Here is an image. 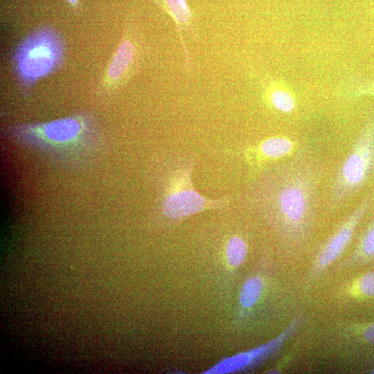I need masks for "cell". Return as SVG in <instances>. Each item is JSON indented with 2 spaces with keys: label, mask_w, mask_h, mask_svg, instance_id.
<instances>
[{
  "label": "cell",
  "mask_w": 374,
  "mask_h": 374,
  "mask_svg": "<svg viewBox=\"0 0 374 374\" xmlns=\"http://www.w3.org/2000/svg\"><path fill=\"white\" fill-rule=\"evenodd\" d=\"M294 149L291 140L283 136H274L265 139L259 145L261 154L269 159H278L288 155Z\"/></svg>",
  "instance_id": "12"
},
{
  "label": "cell",
  "mask_w": 374,
  "mask_h": 374,
  "mask_svg": "<svg viewBox=\"0 0 374 374\" xmlns=\"http://www.w3.org/2000/svg\"><path fill=\"white\" fill-rule=\"evenodd\" d=\"M66 42L62 33L52 25H42L27 35L11 56L15 76L24 96L42 78L63 64Z\"/></svg>",
  "instance_id": "4"
},
{
  "label": "cell",
  "mask_w": 374,
  "mask_h": 374,
  "mask_svg": "<svg viewBox=\"0 0 374 374\" xmlns=\"http://www.w3.org/2000/svg\"><path fill=\"white\" fill-rule=\"evenodd\" d=\"M65 1L69 3L73 6H75L78 3V0H65Z\"/></svg>",
  "instance_id": "14"
},
{
  "label": "cell",
  "mask_w": 374,
  "mask_h": 374,
  "mask_svg": "<svg viewBox=\"0 0 374 374\" xmlns=\"http://www.w3.org/2000/svg\"><path fill=\"white\" fill-rule=\"evenodd\" d=\"M272 105L278 110L289 113L295 108V100L294 98L287 91L283 90H276L273 91L270 96Z\"/></svg>",
  "instance_id": "13"
},
{
  "label": "cell",
  "mask_w": 374,
  "mask_h": 374,
  "mask_svg": "<svg viewBox=\"0 0 374 374\" xmlns=\"http://www.w3.org/2000/svg\"><path fill=\"white\" fill-rule=\"evenodd\" d=\"M142 50L139 31L130 24L104 73L103 90L112 92L119 89L136 73L142 61Z\"/></svg>",
  "instance_id": "8"
},
{
  "label": "cell",
  "mask_w": 374,
  "mask_h": 374,
  "mask_svg": "<svg viewBox=\"0 0 374 374\" xmlns=\"http://www.w3.org/2000/svg\"><path fill=\"white\" fill-rule=\"evenodd\" d=\"M194 161L179 154H170L163 162L159 184L157 212L169 222H177L193 215L229 207L233 197L211 199L200 194L193 181Z\"/></svg>",
  "instance_id": "3"
},
{
  "label": "cell",
  "mask_w": 374,
  "mask_h": 374,
  "mask_svg": "<svg viewBox=\"0 0 374 374\" xmlns=\"http://www.w3.org/2000/svg\"><path fill=\"white\" fill-rule=\"evenodd\" d=\"M322 173L320 163L301 151L264 169L242 195L244 204L269 226L277 262L301 275L321 239Z\"/></svg>",
  "instance_id": "1"
},
{
  "label": "cell",
  "mask_w": 374,
  "mask_h": 374,
  "mask_svg": "<svg viewBox=\"0 0 374 374\" xmlns=\"http://www.w3.org/2000/svg\"><path fill=\"white\" fill-rule=\"evenodd\" d=\"M371 373V374H374V367H373V368H371V369L370 370V371H369V373Z\"/></svg>",
  "instance_id": "16"
},
{
  "label": "cell",
  "mask_w": 374,
  "mask_h": 374,
  "mask_svg": "<svg viewBox=\"0 0 374 374\" xmlns=\"http://www.w3.org/2000/svg\"><path fill=\"white\" fill-rule=\"evenodd\" d=\"M311 313L306 309L301 312L287 327L274 338L224 359L213 366L207 373H224L250 371L280 357L295 340L308 323Z\"/></svg>",
  "instance_id": "7"
},
{
  "label": "cell",
  "mask_w": 374,
  "mask_h": 374,
  "mask_svg": "<svg viewBox=\"0 0 374 374\" xmlns=\"http://www.w3.org/2000/svg\"><path fill=\"white\" fill-rule=\"evenodd\" d=\"M373 206L372 191L316 244L301 275L302 285L308 294L350 251L358 229Z\"/></svg>",
  "instance_id": "5"
},
{
  "label": "cell",
  "mask_w": 374,
  "mask_h": 374,
  "mask_svg": "<svg viewBox=\"0 0 374 374\" xmlns=\"http://www.w3.org/2000/svg\"><path fill=\"white\" fill-rule=\"evenodd\" d=\"M4 131L18 144L67 161L91 158L103 143L98 122L87 112L49 121L15 124Z\"/></svg>",
  "instance_id": "2"
},
{
  "label": "cell",
  "mask_w": 374,
  "mask_h": 374,
  "mask_svg": "<svg viewBox=\"0 0 374 374\" xmlns=\"http://www.w3.org/2000/svg\"><path fill=\"white\" fill-rule=\"evenodd\" d=\"M364 94H374V89H368L362 92Z\"/></svg>",
  "instance_id": "15"
},
{
  "label": "cell",
  "mask_w": 374,
  "mask_h": 374,
  "mask_svg": "<svg viewBox=\"0 0 374 374\" xmlns=\"http://www.w3.org/2000/svg\"><path fill=\"white\" fill-rule=\"evenodd\" d=\"M249 243L243 235L230 237L225 245V254L229 264L238 268L247 261L249 254Z\"/></svg>",
  "instance_id": "11"
},
{
  "label": "cell",
  "mask_w": 374,
  "mask_h": 374,
  "mask_svg": "<svg viewBox=\"0 0 374 374\" xmlns=\"http://www.w3.org/2000/svg\"><path fill=\"white\" fill-rule=\"evenodd\" d=\"M362 223L350 251L332 266L324 277L348 269H374V212Z\"/></svg>",
  "instance_id": "9"
},
{
  "label": "cell",
  "mask_w": 374,
  "mask_h": 374,
  "mask_svg": "<svg viewBox=\"0 0 374 374\" xmlns=\"http://www.w3.org/2000/svg\"><path fill=\"white\" fill-rule=\"evenodd\" d=\"M374 176V116L364 122L350 150L339 164L331 185L328 207H342Z\"/></svg>",
  "instance_id": "6"
},
{
  "label": "cell",
  "mask_w": 374,
  "mask_h": 374,
  "mask_svg": "<svg viewBox=\"0 0 374 374\" xmlns=\"http://www.w3.org/2000/svg\"><path fill=\"white\" fill-rule=\"evenodd\" d=\"M155 3L174 21L184 53V68L191 69L189 51L183 37L186 33L190 39L197 41L199 33L197 26L196 14L189 7L186 0H150Z\"/></svg>",
  "instance_id": "10"
}]
</instances>
